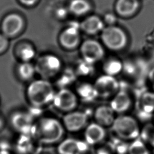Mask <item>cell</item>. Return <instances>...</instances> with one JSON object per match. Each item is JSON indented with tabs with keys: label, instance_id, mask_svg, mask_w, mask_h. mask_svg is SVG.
I'll return each mask as SVG.
<instances>
[{
	"label": "cell",
	"instance_id": "obj_1",
	"mask_svg": "<svg viewBox=\"0 0 154 154\" xmlns=\"http://www.w3.org/2000/svg\"><path fill=\"white\" fill-rule=\"evenodd\" d=\"M65 130L62 122L54 117H44L35 122L32 135L42 146L53 145L63 140Z\"/></svg>",
	"mask_w": 154,
	"mask_h": 154
},
{
	"label": "cell",
	"instance_id": "obj_2",
	"mask_svg": "<svg viewBox=\"0 0 154 154\" xmlns=\"http://www.w3.org/2000/svg\"><path fill=\"white\" fill-rule=\"evenodd\" d=\"M26 97L31 106L42 108L52 103L55 92L48 79L32 81L27 87Z\"/></svg>",
	"mask_w": 154,
	"mask_h": 154
},
{
	"label": "cell",
	"instance_id": "obj_3",
	"mask_svg": "<svg viewBox=\"0 0 154 154\" xmlns=\"http://www.w3.org/2000/svg\"><path fill=\"white\" fill-rule=\"evenodd\" d=\"M111 126L117 136L122 140H135L141 132L137 120L128 115L122 114L116 117Z\"/></svg>",
	"mask_w": 154,
	"mask_h": 154
},
{
	"label": "cell",
	"instance_id": "obj_4",
	"mask_svg": "<svg viewBox=\"0 0 154 154\" xmlns=\"http://www.w3.org/2000/svg\"><path fill=\"white\" fill-rule=\"evenodd\" d=\"M100 39L103 45L112 51L123 49L126 46L128 40L125 31L114 25L105 27L101 32Z\"/></svg>",
	"mask_w": 154,
	"mask_h": 154
},
{
	"label": "cell",
	"instance_id": "obj_5",
	"mask_svg": "<svg viewBox=\"0 0 154 154\" xmlns=\"http://www.w3.org/2000/svg\"><path fill=\"white\" fill-rule=\"evenodd\" d=\"M36 73L43 79H48L58 75L62 67L61 60L55 55H41L34 64Z\"/></svg>",
	"mask_w": 154,
	"mask_h": 154
},
{
	"label": "cell",
	"instance_id": "obj_6",
	"mask_svg": "<svg viewBox=\"0 0 154 154\" xmlns=\"http://www.w3.org/2000/svg\"><path fill=\"white\" fill-rule=\"evenodd\" d=\"M25 22L18 13H11L4 17L1 25V32L8 38L17 37L24 29Z\"/></svg>",
	"mask_w": 154,
	"mask_h": 154
},
{
	"label": "cell",
	"instance_id": "obj_7",
	"mask_svg": "<svg viewBox=\"0 0 154 154\" xmlns=\"http://www.w3.org/2000/svg\"><path fill=\"white\" fill-rule=\"evenodd\" d=\"M80 53L82 60L94 64L104 57L105 51L102 44L94 39H87L80 44Z\"/></svg>",
	"mask_w": 154,
	"mask_h": 154
},
{
	"label": "cell",
	"instance_id": "obj_8",
	"mask_svg": "<svg viewBox=\"0 0 154 154\" xmlns=\"http://www.w3.org/2000/svg\"><path fill=\"white\" fill-rule=\"evenodd\" d=\"M78 100V97L76 93L69 88H61L55 92L52 103L60 111L68 112L76 108Z\"/></svg>",
	"mask_w": 154,
	"mask_h": 154
},
{
	"label": "cell",
	"instance_id": "obj_9",
	"mask_svg": "<svg viewBox=\"0 0 154 154\" xmlns=\"http://www.w3.org/2000/svg\"><path fill=\"white\" fill-rule=\"evenodd\" d=\"M35 123L28 111H16L10 117V125L18 134H32Z\"/></svg>",
	"mask_w": 154,
	"mask_h": 154
},
{
	"label": "cell",
	"instance_id": "obj_10",
	"mask_svg": "<svg viewBox=\"0 0 154 154\" xmlns=\"http://www.w3.org/2000/svg\"><path fill=\"white\" fill-rule=\"evenodd\" d=\"M93 84L98 97H112L120 90V84L116 77L106 74L99 76Z\"/></svg>",
	"mask_w": 154,
	"mask_h": 154
},
{
	"label": "cell",
	"instance_id": "obj_11",
	"mask_svg": "<svg viewBox=\"0 0 154 154\" xmlns=\"http://www.w3.org/2000/svg\"><path fill=\"white\" fill-rule=\"evenodd\" d=\"M41 146L32 134H19L13 149L17 154H38Z\"/></svg>",
	"mask_w": 154,
	"mask_h": 154
},
{
	"label": "cell",
	"instance_id": "obj_12",
	"mask_svg": "<svg viewBox=\"0 0 154 154\" xmlns=\"http://www.w3.org/2000/svg\"><path fill=\"white\" fill-rule=\"evenodd\" d=\"M88 121L87 114L82 111H72L66 112L63 117L62 123L66 130L77 132L84 128Z\"/></svg>",
	"mask_w": 154,
	"mask_h": 154
},
{
	"label": "cell",
	"instance_id": "obj_13",
	"mask_svg": "<svg viewBox=\"0 0 154 154\" xmlns=\"http://www.w3.org/2000/svg\"><path fill=\"white\" fill-rule=\"evenodd\" d=\"M59 43L66 49L72 50L80 45L81 37L78 28L70 25L66 28L59 35Z\"/></svg>",
	"mask_w": 154,
	"mask_h": 154
},
{
	"label": "cell",
	"instance_id": "obj_14",
	"mask_svg": "<svg viewBox=\"0 0 154 154\" xmlns=\"http://www.w3.org/2000/svg\"><path fill=\"white\" fill-rule=\"evenodd\" d=\"M88 149V144L85 141L73 138L63 139L57 146L58 154H82Z\"/></svg>",
	"mask_w": 154,
	"mask_h": 154
},
{
	"label": "cell",
	"instance_id": "obj_15",
	"mask_svg": "<svg viewBox=\"0 0 154 154\" xmlns=\"http://www.w3.org/2000/svg\"><path fill=\"white\" fill-rule=\"evenodd\" d=\"M132 103L130 94L125 90L120 89L111 99L109 106L115 112L123 114L128 111Z\"/></svg>",
	"mask_w": 154,
	"mask_h": 154
},
{
	"label": "cell",
	"instance_id": "obj_16",
	"mask_svg": "<svg viewBox=\"0 0 154 154\" xmlns=\"http://www.w3.org/2000/svg\"><path fill=\"white\" fill-rule=\"evenodd\" d=\"M138 112L143 119H147L154 114V91L141 94L138 102Z\"/></svg>",
	"mask_w": 154,
	"mask_h": 154
},
{
	"label": "cell",
	"instance_id": "obj_17",
	"mask_svg": "<svg viewBox=\"0 0 154 154\" xmlns=\"http://www.w3.org/2000/svg\"><path fill=\"white\" fill-rule=\"evenodd\" d=\"M104 127L97 123H92L88 125L85 129L84 137L88 144H96L101 142L105 137Z\"/></svg>",
	"mask_w": 154,
	"mask_h": 154
},
{
	"label": "cell",
	"instance_id": "obj_18",
	"mask_svg": "<svg viewBox=\"0 0 154 154\" xmlns=\"http://www.w3.org/2000/svg\"><path fill=\"white\" fill-rule=\"evenodd\" d=\"M105 28L102 19L96 15H91L85 18L79 24V28L89 35H95Z\"/></svg>",
	"mask_w": 154,
	"mask_h": 154
},
{
	"label": "cell",
	"instance_id": "obj_19",
	"mask_svg": "<svg viewBox=\"0 0 154 154\" xmlns=\"http://www.w3.org/2000/svg\"><path fill=\"white\" fill-rule=\"evenodd\" d=\"M115 112L109 105H103L96 108L94 112V119L102 126H112L115 120Z\"/></svg>",
	"mask_w": 154,
	"mask_h": 154
},
{
	"label": "cell",
	"instance_id": "obj_20",
	"mask_svg": "<svg viewBox=\"0 0 154 154\" xmlns=\"http://www.w3.org/2000/svg\"><path fill=\"white\" fill-rule=\"evenodd\" d=\"M139 8L138 0H117L115 10L118 15L122 17H129L136 13Z\"/></svg>",
	"mask_w": 154,
	"mask_h": 154
},
{
	"label": "cell",
	"instance_id": "obj_21",
	"mask_svg": "<svg viewBox=\"0 0 154 154\" xmlns=\"http://www.w3.org/2000/svg\"><path fill=\"white\" fill-rule=\"evenodd\" d=\"M76 95L85 102H91L98 97L94 84L88 82H83L78 85Z\"/></svg>",
	"mask_w": 154,
	"mask_h": 154
},
{
	"label": "cell",
	"instance_id": "obj_22",
	"mask_svg": "<svg viewBox=\"0 0 154 154\" xmlns=\"http://www.w3.org/2000/svg\"><path fill=\"white\" fill-rule=\"evenodd\" d=\"M15 54L21 62H30L35 57L36 52L31 44L22 42L16 46Z\"/></svg>",
	"mask_w": 154,
	"mask_h": 154
},
{
	"label": "cell",
	"instance_id": "obj_23",
	"mask_svg": "<svg viewBox=\"0 0 154 154\" xmlns=\"http://www.w3.org/2000/svg\"><path fill=\"white\" fill-rule=\"evenodd\" d=\"M17 73L19 78L23 81L32 80L37 73L35 65L31 62H21L17 67Z\"/></svg>",
	"mask_w": 154,
	"mask_h": 154
},
{
	"label": "cell",
	"instance_id": "obj_24",
	"mask_svg": "<svg viewBox=\"0 0 154 154\" xmlns=\"http://www.w3.org/2000/svg\"><path fill=\"white\" fill-rule=\"evenodd\" d=\"M90 9V4L87 0H72L69 5V11L76 16L86 14Z\"/></svg>",
	"mask_w": 154,
	"mask_h": 154
},
{
	"label": "cell",
	"instance_id": "obj_25",
	"mask_svg": "<svg viewBox=\"0 0 154 154\" xmlns=\"http://www.w3.org/2000/svg\"><path fill=\"white\" fill-rule=\"evenodd\" d=\"M102 69L105 74L116 77L123 71V63L119 59L110 58L105 61Z\"/></svg>",
	"mask_w": 154,
	"mask_h": 154
},
{
	"label": "cell",
	"instance_id": "obj_26",
	"mask_svg": "<svg viewBox=\"0 0 154 154\" xmlns=\"http://www.w3.org/2000/svg\"><path fill=\"white\" fill-rule=\"evenodd\" d=\"M128 154H150L146 143L141 140L137 138L134 140L129 146L128 150Z\"/></svg>",
	"mask_w": 154,
	"mask_h": 154
},
{
	"label": "cell",
	"instance_id": "obj_27",
	"mask_svg": "<svg viewBox=\"0 0 154 154\" xmlns=\"http://www.w3.org/2000/svg\"><path fill=\"white\" fill-rule=\"evenodd\" d=\"M140 136L146 143L154 147V125L147 124L141 129Z\"/></svg>",
	"mask_w": 154,
	"mask_h": 154
},
{
	"label": "cell",
	"instance_id": "obj_28",
	"mask_svg": "<svg viewBox=\"0 0 154 154\" xmlns=\"http://www.w3.org/2000/svg\"><path fill=\"white\" fill-rule=\"evenodd\" d=\"M93 64L83 60V61L80 63L77 67V73L81 76L89 75L93 72Z\"/></svg>",
	"mask_w": 154,
	"mask_h": 154
},
{
	"label": "cell",
	"instance_id": "obj_29",
	"mask_svg": "<svg viewBox=\"0 0 154 154\" xmlns=\"http://www.w3.org/2000/svg\"><path fill=\"white\" fill-rule=\"evenodd\" d=\"M73 76L74 73L70 72H66L64 73H63L61 77L60 78L58 84L60 85L61 88H66V85L67 84H69L70 82L73 79Z\"/></svg>",
	"mask_w": 154,
	"mask_h": 154
},
{
	"label": "cell",
	"instance_id": "obj_30",
	"mask_svg": "<svg viewBox=\"0 0 154 154\" xmlns=\"http://www.w3.org/2000/svg\"><path fill=\"white\" fill-rule=\"evenodd\" d=\"M8 46L9 38L4 35L2 32L0 33V55L6 52Z\"/></svg>",
	"mask_w": 154,
	"mask_h": 154
},
{
	"label": "cell",
	"instance_id": "obj_31",
	"mask_svg": "<svg viewBox=\"0 0 154 154\" xmlns=\"http://www.w3.org/2000/svg\"><path fill=\"white\" fill-rule=\"evenodd\" d=\"M13 149V144L7 140H0V150L11 151Z\"/></svg>",
	"mask_w": 154,
	"mask_h": 154
},
{
	"label": "cell",
	"instance_id": "obj_32",
	"mask_svg": "<svg viewBox=\"0 0 154 154\" xmlns=\"http://www.w3.org/2000/svg\"><path fill=\"white\" fill-rule=\"evenodd\" d=\"M149 80L150 83V85L153 89V91H154V67L150 70L148 74Z\"/></svg>",
	"mask_w": 154,
	"mask_h": 154
},
{
	"label": "cell",
	"instance_id": "obj_33",
	"mask_svg": "<svg viewBox=\"0 0 154 154\" xmlns=\"http://www.w3.org/2000/svg\"><path fill=\"white\" fill-rule=\"evenodd\" d=\"M19 2L26 7H32L34 5L38 0H19Z\"/></svg>",
	"mask_w": 154,
	"mask_h": 154
},
{
	"label": "cell",
	"instance_id": "obj_34",
	"mask_svg": "<svg viewBox=\"0 0 154 154\" xmlns=\"http://www.w3.org/2000/svg\"><path fill=\"white\" fill-rule=\"evenodd\" d=\"M5 126V122L3 119V117L0 114V131L2 130V129L4 128Z\"/></svg>",
	"mask_w": 154,
	"mask_h": 154
},
{
	"label": "cell",
	"instance_id": "obj_35",
	"mask_svg": "<svg viewBox=\"0 0 154 154\" xmlns=\"http://www.w3.org/2000/svg\"><path fill=\"white\" fill-rule=\"evenodd\" d=\"M57 13H58V15L59 17L60 16H63V15L64 16L65 13H66V11L64 9H60L58 10V11L57 12Z\"/></svg>",
	"mask_w": 154,
	"mask_h": 154
},
{
	"label": "cell",
	"instance_id": "obj_36",
	"mask_svg": "<svg viewBox=\"0 0 154 154\" xmlns=\"http://www.w3.org/2000/svg\"><path fill=\"white\" fill-rule=\"evenodd\" d=\"M0 154H13V153L9 150H0Z\"/></svg>",
	"mask_w": 154,
	"mask_h": 154
},
{
	"label": "cell",
	"instance_id": "obj_37",
	"mask_svg": "<svg viewBox=\"0 0 154 154\" xmlns=\"http://www.w3.org/2000/svg\"><path fill=\"white\" fill-rule=\"evenodd\" d=\"M40 154H51L49 153H40Z\"/></svg>",
	"mask_w": 154,
	"mask_h": 154
}]
</instances>
